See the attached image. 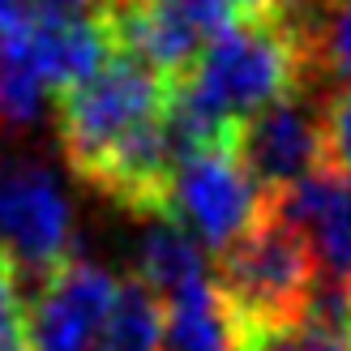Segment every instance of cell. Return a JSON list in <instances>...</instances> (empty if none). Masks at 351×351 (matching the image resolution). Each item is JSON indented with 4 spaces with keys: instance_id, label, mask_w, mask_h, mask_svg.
I'll return each mask as SVG.
<instances>
[{
    "instance_id": "cell-9",
    "label": "cell",
    "mask_w": 351,
    "mask_h": 351,
    "mask_svg": "<svg viewBox=\"0 0 351 351\" xmlns=\"http://www.w3.org/2000/svg\"><path fill=\"white\" fill-rule=\"evenodd\" d=\"M159 351H244V339L236 317L215 295V287L202 283L163 304Z\"/></svg>"
},
{
    "instance_id": "cell-10",
    "label": "cell",
    "mask_w": 351,
    "mask_h": 351,
    "mask_svg": "<svg viewBox=\"0 0 351 351\" xmlns=\"http://www.w3.org/2000/svg\"><path fill=\"white\" fill-rule=\"evenodd\" d=\"M159 343H163V304L137 278L116 283V300L95 351H159Z\"/></svg>"
},
{
    "instance_id": "cell-2",
    "label": "cell",
    "mask_w": 351,
    "mask_h": 351,
    "mask_svg": "<svg viewBox=\"0 0 351 351\" xmlns=\"http://www.w3.org/2000/svg\"><path fill=\"white\" fill-rule=\"evenodd\" d=\"M210 287L236 317L244 351H249L261 335L308 317L322 287V270L300 232L278 219L266 202L261 215L215 253Z\"/></svg>"
},
{
    "instance_id": "cell-12",
    "label": "cell",
    "mask_w": 351,
    "mask_h": 351,
    "mask_svg": "<svg viewBox=\"0 0 351 351\" xmlns=\"http://www.w3.org/2000/svg\"><path fill=\"white\" fill-rule=\"evenodd\" d=\"M26 274L13 266V257L0 249V351L26 347Z\"/></svg>"
},
{
    "instance_id": "cell-7",
    "label": "cell",
    "mask_w": 351,
    "mask_h": 351,
    "mask_svg": "<svg viewBox=\"0 0 351 351\" xmlns=\"http://www.w3.org/2000/svg\"><path fill=\"white\" fill-rule=\"evenodd\" d=\"M283 223H291L308 244L322 278L343 283L351 274V180L335 167H317L291 189L266 197Z\"/></svg>"
},
{
    "instance_id": "cell-11",
    "label": "cell",
    "mask_w": 351,
    "mask_h": 351,
    "mask_svg": "<svg viewBox=\"0 0 351 351\" xmlns=\"http://www.w3.org/2000/svg\"><path fill=\"white\" fill-rule=\"evenodd\" d=\"M249 351H351V322L308 313L304 322L261 335Z\"/></svg>"
},
{
    "instance_id": "cell-15",
    "label": "cell",
    "mask_w": 351,
    "mask_h": 351,
    "mask_svg": "<svg viewBox=\"0 0 351 351\" xmlns=\"http://www.w3.org/2000/svg\"><path fill=\"white\" fill-rule=\"evenodd\" d=\"M278 5H283V0H236L240 17H274Z\"/></svg>"
},
{
    "instance_id": "cell-4",
    "label": "cell",
    "mask_w": 351,
    "mask_h": 351,
    "mask_svg": "<svg viewBox=\"0 0 351 351\" xmlns=\"http://www.w3.org/2000/svg\"><path fill=\"white\" fill-rule=\"evenodd\" d=\"M326 90L295 86L270 108H261L232 133V146L249 176L261 184L266 197L291 189L295 180L326 167L322 159V129H326Z\"/></svg>"
},
{
    "instance_id": "cell-14",
    "label": "cell",
    "mask_w": 351,
    "mask_h": 351,
    "mask_svg": "<svg viewBox=\"0 0 351 351\" xmlns=\"http://www.w3.org/2000/svg\"><path fill=\"white\" fill-rule=\"evenodd\" d=\"M116 0H30L39 17H56V22H103L108 26Z\"/></svg>"
},
{
    "instance_id": "cell-1",
    "label": "cell",
    "mask_w": 351,
    "mask_h": 351,
    "mask_svg": "<svg viewBox=\"0 0 351 351\" xmlns=\"http://www.w3.org/2000/svg\"><path fill=\"white\" fill-rule=\"evenodd\" d=\"M171 82L129 51H112L90 77L56 95V137L69 171L133 215H163L180 150L167 129Z\"/></svg>"
},
{
    "instance_id": "cell-5",
    "label": "cell",
    "mask_w": 351,
    "mask_h": 351,
    "mask_svg": "<svg viewBox=\"0 0 351 351\" xmlns=\"http://www.w3.org/2000/svg\"><path fill=\"white\" fill-rule=\"evenodd\" d=\"M0 249L34 283L73 257V206L39 159H22L0 189Z\"/></svg>"
},
{
    "instance_id": "cell-13",
    "label": "cell",
    "mask_w": 351,
    "mask_h": 351,
    "mask_svg": "<svg viewBox=\"0 0 351 351\" xmlns=\"http://www.w3.org/2000/svg\"><path fill=\"white\" fill-rule=\"evenodd\" d=\"M322 159L351 180V90L326 99V129H322Z\"/></svg>"
},
{
    "instance_id": "cell-3",
    "label": "cell",
    "mask_w": 351,
    "mask_h": 351,
    "mask_svg": "<svg viewBox=\"0 0 351 351\" xmlns=\"http://www.w3.org/2000/svg\"><path fill=\"white\" fill-rule=\"evenodd\" d=\"M261 206H266V193L240 163L236 146L215 142L176 159L159 219H171L202 249L219 253L261 215Z\"/></svg>"
},
{
    "instance_id": "cell-6",
    "label": "cell",
    "mask_w": 351,
    "mask_h": 351,
    "mask_svg": "<svg viewBox=\"0 0 351 351\" xmlns=\"http://www.w3.org/2000/svg\"><path fill=\"white\" fill-rule=\"evenodd\" d=\"M116 300V278L99 261L69 257L26 300V351H95Z\"/></svg>"
},
{
    "instance_id": "cell-17",
    "label": "cell",
    "mask_w": 351,
    "mask_h": 351,
    "mask_svg": "<svg viewBox=\"0 0 351 351\" xmlns=\"http://www.w3.org/2000/svg\"><path fill=\"white\" fill-rule=\"evenodd\" d=\"M22 351H26V347H22Z\"/></svg>"
},
{
    "instance_id": "cell-16",
    "label": "cell",
    "mask_w": 351,
    "mask_h": 351,
    "mask_svg": "<svg viewBox=\"0 0 351 351\" xmlns=\"http://www.w3.org/2000/svg\"><path fill=\"white\" fill-rule=\"evenodd\" d=\"M343 295H347V313H351V274L343 278Z\"/></svg>"
},
{
    "instance_id": "cell-8",
    "label": "cell",
    "mask_w": 351,
    "mask_h": 351,
    "mask_svg": "<svg viewBox=\"0 0 351 351\" xmlns=\"http://www.w3.org/2000/svg\"><path fill=\"white\" fill-rule=\"evenodd\" d=\"M133 278L159 304H167L176 295L210 283V270H206V257H202L197 240L189 232H180L171 219H154L146 227L142 244H137V274Z\"/></svg>"
}]
</instances>
